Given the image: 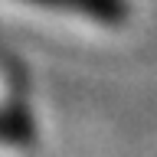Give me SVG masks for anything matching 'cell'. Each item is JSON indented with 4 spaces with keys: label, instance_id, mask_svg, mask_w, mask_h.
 Returning a JSON list of instances; mask_svg holds the SVG:
<instances>
[{
    "label": "cell",
    "instance_id": "cell-1",
    "mask_svg": "<svg viewBox=\"0 0 157 157\" xmlns=\"http://www.w3.org/2000/svg\"><path fill=\"white\" fill-rule=\"evenodd\" d=\"M23 3H39L49 10H66V13H82V17L101 20V23H118L128 17L124 0H23Z\"/></svg>",
    "mask_w": 157,
    "mask_h": 157
}]
</instances>
